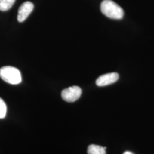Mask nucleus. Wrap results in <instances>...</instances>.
<instances>
[{
    "instance_id": "obj_3",
    "label": "nucleus",
    "mask_w": 154,
    "mask_h": 154,
    "mask_svg": "<svg viewBox=\"0 0 154 154\" xmlns=\"http://www.w3.org/2000/svg\"><path fill=\"white\" fill-rule=\"evenodd\" d=\"M82 94V89L77 86H73L64 89L61 93L62 99L67 102H74L79 99Z\"/></svg>"
},
{
    "instance_id": "obj_5",
    "label": "nucleus",
    "mask_w": 154,
    "mask_h": 154,
    "mask_svg": "<svg viewBox=\"0 0 154 154\" xmlns=\"http://www.w3.org/2000/svg\"><path fill=\"white\" fill-rule=\"evenodd\" d=\"M34 5L30 1H26L20 6L17 16L18 22H22L26 20L29 14L33 11Z\"/></svg>"
},
{
    "instance_id": "obj_8",
    "label": "nucleus",
    "mask_w": 154,
    "mask_h": 154,
    "mask_svg": "<svg viewBox=\"0 0 154 154\" xmlns=\"http://www.w3.org/2000/svg\"><path fill=\"white\" fill-rule=\"evenodd\" d=\"M7 107L4 100L0 98V119L4 118L6 115Z\"/></svg>"
},
{
    "instance_id": "obj_6",
    "label": "nucleus",
    "mask_w": 154,
    "mask_h": 154,
    "mask_svg": "<svg viewBox=\"0 0 154 154\" xmlns=\"http://www.w3.org/2000/svg\"><path fill=\"white\" fill-rule=\"evenodd\" d=\"M106 147L96 144H91L88 147V154H106Z\"/></svg>"
},
{
    "instance_id": "obj_2",
    "label": "nucleus",
    "mask_w": 154,
    "mask_h": 154,
    "mask_svg": "<svg viewBox=\"0 0 154 154\" xmlns=\"http://www.w3.org/2000/svg\"><path fill=\"white\" fill-rule=\"evenodd\" d=\"M0 77L6 82L18 85L21 82L22 77L20 70L14 67L4 66L0 69Z\"/></svg>"
},
{
    "instance_id": "obj_4",
    "label": "nucleus",
    "mask_w": 154,
    "mask_h": 154,
    "mask_svg": "<svg viewBox=\"0 0 154 154\" xmlns=\"http://www.w3.org/2000/svg\"><path fill=\"white\" fill-rule=\"evenodd\" d=\"M119 74L117 72H111L102 75L97 79L96 85L102 87L116 82L119 79Z\"/></svg>"
},
{
    "instance_id": "obj_7",
    "label": "nucleus",
    "mask_w": 154,
    "mask_h": 154,
    "mask_svg": "<svg viewBox=\"0 0 154 154\" xmlns=\"http://www.w3.org/2000/svg\"><path fill=\"white\" fill-rule=\"evenodd\" d=\"M16 0H0V11H5L9 10Z\"/></svg>"
},
{
    "instance_id": "obj_1",
    "label": "nucleus",
    "mask_w": 154,
    "mask_h": 154,
    "mask_svg": "<svg viewBox=\"0 0 154 154\" xmlns=\"http://www.w3.org/2000/svg\"><path fill=\"white\" fill-rule=\"evenodd\" d=\"M100 10L106 16L114 20H121L124 16L123 9L112 0H104L100 4Z\"/></svg>"
},
{
    "instance_id": "obj_9",
    "label": "nucleus",
    "mask_w": 154,
    "mask_h": 154,
    "mask_svg": "<svg viewBox=\"0 0 154 154\" xmlns=\"http://www.w3.org/2000/svg\"><path fill=\"white\" fill-rule=\"evenodd\" d=\"M123 154H134L133 153H132L131 152H130V151H126V152H125Z\"/></svg>"
}]
</instances>
